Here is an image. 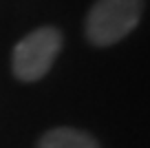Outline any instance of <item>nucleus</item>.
<instances>
[{"label":"nucleus","instance_id":"f257e3e1","mask_svg":"<svg viewBox=\"0 0 150 148\" xmlns=\"http://www.w3.org/2000/svg\"><path fill=\"white\" fill-rule=\"evenodd\" d=\"M144 0H97L86 16V38L95 46L124 40L139 24Z\"/></svg>","mask_w":150,"mask_h":148},{"label":"nucleus","instance_id":"f03ea898","mask_svg":"<svg viewBox=\"0 0 150 148\" xmlns=\"http://www.w3.org/2000/svg\"><path fill=\"white\" fill-rule=\"evenodd\" d=\"M62 46V36L53 27H40L24 36L16 44L11 69L13 75L22 82H35L42 80L53 66Z\"/></svg>","mask_w":150,"mask_h":148},{"label":"nucleus","instance_id":"7ed1b4c3","mask_svg":"<svg viewBox=\"0 0 150 148\" xmlns=\"http://www.w3.org/2000/svg\"><path fill=\"white\" fill-rule=\"evenodd\" d=\"M38 148H99L91 135L82 133L77 128H51L42 135V139L38 142Z\"/></svg>","mask_w":150,"mask_h":148}]
</instances>
